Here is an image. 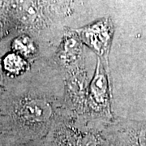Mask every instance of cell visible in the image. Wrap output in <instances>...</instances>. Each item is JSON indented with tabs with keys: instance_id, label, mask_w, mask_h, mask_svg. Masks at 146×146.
<instances>
[{
	"instance_id": "obj_5",
	"label": "cell",
	"mask_w": 146,
	"mask_h": 146,
	"mask_svg": "<svg viewBox=\"0 0 146 146\" xmlns=\"http://www.w3.org/2000/svg\"><path fill=\"white\" fill-rule=\"evenodd\" d=\"M4 69L7 73L11 75H20L27 69L26 60L17 53L7 54L3 60Z\"/></svg>"
},
{
	"instance_id": "obj_1",
	"label": "cell",
	"mask_w": 146,
	"mask_h": 146,
	"mask_svg": "<svg viewBox=\"0 0 146 146\" xmlns=\"http://www.w3.org/2000/svg\"><path fill=\"white\" fill-rule=\"evenodd\" d=\"M89 119L110 123L115 119L111 110V81L110 69L99 58L89 84L86 109L84 115Z\"/></svg>"
},
{
	"instance_id": "obj_6",
	"label": "cell",
	"mask_w": 146,
	"mask_h": 146,
	"mask_svg": "<svg viewBox=\"0 0 146 146\" xmlns=\"http://www.w3.org/2000/svg\"><path fill=\"white\" fill-rule=\"evenodd\" d=\"M13 48L21 56L33 57L36 54V46L30 37L22 36L16 38L13 42Z\"/></svg>"
},
{
	"instance_id": "obj_3",
	"label": "cell",
	"mask_w": 146,
	"mask_h": 146,
	"mask_svg": "<svg viewBox=\"0 0 146 146\" xmlns=\"http://www.w3.org/2000/svg\"><path fill=\"white\" fill-rule=\"evenodd\" d=\"M114 31L113 23L109 18L102 19L91 25L76 30L82 43L90 48L108 69Z\"/></svg>"
},
{
	"instance_id": "obj_2",
	"label": "cell",
	"mask_w": 146,
	"mask_h": 146,
	"mask_svg": "<svg viewBox=\"0 0 146 146\" xmlns=\"http://www.w3.org/2000/svg\"><path fill=\"white\" fill-rule=\"evenodd\" d=\"M64 104L70 115L82 116L85 112L91 76L86 61L63 73Z\"/></svg>"
},
{
	"instance_id": "obj_4",
	"label": "cell",
	"mask_w": 146,
	"mask_h": 146,
	"mask_svg": "<svg viewBox=\"0 0 146 146\" xmlns=\"http://www.w3.org/2000/svg\"><path fill=\"white\" fill-rule=\"evenodd\" d=\"M49 60L62 73L76 68L86 61L84 44L76 31L66 32L57 50Z\"/></svg>"
},
{
	"instance_id": "obj_8",
	"label": "cell",
	"mask_w": 146,
	"mask_h": 146,
	"mask_svg": "<svg viewBox=\"0 0 146 146\" xmlns=\"http://www.w3.org/2000/svg\"><path fill=\"white\" fill-rule=\"evenodd\" d=\"M13 146H29V145H25V144H17V145H13Z\"/></svg>"
},
{
	"instance_id": "obj_7",
	"label": "cell",
	"mask_w": 146,
	"mask_h": 146,
	"mask_svg": "<svg viewBox=\"0 0 146 146\" xmlns=\"http://www.w3.org/2000/svg\"><path fill=\"white\" fill-rule=\"evenodd\" d=\"M133 126L137 132L139 145L146 146V122H133Z\"/></svg>"
}]
</instances>
